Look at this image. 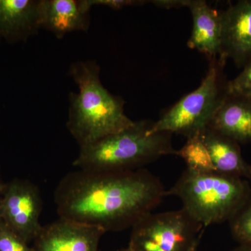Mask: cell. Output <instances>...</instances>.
Returning <instances> with one entry per match:
<instances>
[{"instance_id": "6da1fadb", "label": "cell", "mask_w": 251, "mask_h": 251, "mask_svg": "<svg viewBox=\"0 0 251 251\" xmlns=\"http://www.w3.org/2000/svg\"><path fill=\"white\" fill-rule=\"evenodd\" d=\"M161 180L145 168L100 172L77 169L66 175L54 193L59 218L104 232L132 228L166 197Z\"/></svg>"}, {"instance_id": "7a4b0ae2", "label": "cell", "mask_w": 251, "mask_h": 251, "mask_svg": "<svg viewBox=\"0 0 251 251\" xmlns=\"http://www.w3.org/2000/svg\"><path fill=\"white\" fill-rule=\"evenodd\" d=\"M100 73L94 60L74 62L69 69L78 92L69 94L67 127L80 148L121 131L134 122L126 115L123 99L104 87Z\"/></svg>"}, {"instance_id": "3957f363", "label": "cell", "mask_w": 251, "mask_h": 251, "mask_svg": "<svg viewBox=\"0 0 251 251\" xmlns=\"http://www.w3.org/2000/svg\"><path fill=\"white\" fill-rule=\"evenodd\" d=\"M153 122L134 121L121 131L81 147L74 166L84 171H134L161 157L176 155L172 141L173 134L153 131Z\"/></svg>"}, {"instance_id": "277c9868", "label": "cell", "mask_w": 251, "mask_h": 251, "mask_svg": "<svg viewBox=\"0 0 251 251\" xmlns=\"http://www.w3.org/2000/svg\"><path fill=\"white\" fill-rule=\"evenodd\" d=\"M251 190L249 180L218 172L186 168L166 196H175L182 209L204 228L228 222Z\"/></svg>"}, {"instance_id": "5b68a950", "label": "cell", "mask_w": 251, "mask_h": 251, "mask_svg": "<svg viewBox=\"0 0 251 251\" xmlns=\"http://www.w3.org/2000/svg\"><path fill=\"white\" fill-rule=\"evenodd\" d=\"M226 62L220 57L211 59L201 85L153 122V131L176 133L189 138L208 128L227 97V82L224 76Z\"/></svg>"}, {"instance_id": "8992f818", "label": "cell", "mask_w": 251, "mask_h": 251, "mask_svg": "<svg viewBox=\"0 0 251 251\" xmlns=\"http://www.w3.org/2000/svg\"><path fill=\"white\" fill-rule=\"evenodd\" d=\"M131 229L132 251H186L205 228L181 208L151 213Z\"/></svg>"}, {"instance_id": "52a82bcc", "label": "cell", "mask_w": 251, "mask_h": 251, "mask_svg": "<svg viewBox=\"0 0 251 251\" xmlns=\"http://www.w3.org/2000/svg\"><path fill=\"white\" fill-rule=\"evenodd\" d=\"M1 218L26 242H34L43 226L39 188L27 179H14L5 185L1 197Z\"/></svg>"}, {"instance_id": "ba28073f", "label": "cell", "mask_w": 251, "mask_h": 251, "mask_svg": "<svg viewBox=\"0 0 251 251\" xmlns=\"http://www.w3.org/2000/svg\"><path fill=\"white\" fill-rule=\"evenodd\" d=\"M103 229L64 219L43 226L34 241L35 251H99Z\"/></svg>"}, {"instance_id": "9c48e42d", "label": "cell", "mask_w": 251, "mask_h": 251, "mask_svg": "<svg viewBox=\"0 0 251 251\" xmlns=\"http://www.w3.org/2000/svg\"><path fill=\"white\" fill-rule=\"evenodd\" d=\"M221 54L244 67L251 59V0H242L221 11Z\"/></svg>"}, {"instance_id": "30bf717a", "label": "cell", "mask_w": 251, "mask_h": 251, "mask_svg": "<svg viewBox=\"0 0 251 251\" xmlns=\"http://www.w3.org/2000/svg\"><path fill=\"white\" fill-rule=\"evenodd\" d=\"M92 8L89 0H42L41 29L59 39L74 31H87Z\"/></svg>"}, {"instance_id": "8fae6325", "label": "cell", "mask_w": 251, "mask_h": 251, "mask_svg": "<svg viewBox=\"0 0 251 251\" xmlns=\"http://www.w3.org/2000/svg\"><path fill=\"white\" fill-rule=\"evenodd\" d=\"M42 0H0V39L26 42L41 27Z\"/></svg>"}, {"instance_id": "7c38bea8", "label": "cell", "mask_w": 251, "mask_h": 251, "mask_svg": "<svg viewBox=\"0 0 251 251\" xmlns=\"http://www.w3.org/2000/svg\"><path fill=\"white\" fill-rule=\"evenodd\" d=\"M193 17V30L188 46L205 54L209 60L221 54V11L203 0H188Z\"/></svg>"}, {"instance_id": "4fadbf2b", "label": "cell", "mask_w": 251, "mask_h": 251, "mask_svg": "<svg viewBox=\"0 0 251 251\" xmlns=\"http://www.w3.org/2000/svg\"><path fill=\"white\" fill-rule=\"evenodd\" d=\"M208 128L239 145L251 143V100L227 95Z\"/></svg>"}, {"instance_id": "5bb4252c", "label": "cell", "mask_w": 251, "mask_h": 251, "mask_svg": "<svg viewBox=\"0 0 251 251\" xmlns=\"http://www.w3.org/2000/svg\"><path fill=\"white\" fill-rule=\"evenodd\" d=\"M199 135L210 154L216 172L251 180V164L243 158L239 144L209 128Z\"/></svg>"}, {"instance_id": "9a60e30c", "label": "cell", "mask_w": 251, "mask_h": 251, "mask_svg": "<svg viewBox=\"0 0 251 251\" xmlns=\"http://www.w3.org/2000/svg\"><path fill=\"white\" fill-rule=\"evenodd\" d=\"M176 155L184 160L188 169L198 172L216 171L210 154L199 134L187 138L186 144L176 151Z\"/></svg>"}, {"instance_id": "2e32d148", "label": "cell", "mask_w": 251, "mask_h": 251, "mask_svg": "<svg viewBox=\"0 0 251 251\" xmlns=\"http://www.w3.org/2000/svg\"><path fill=\"white\" fill-rule=\"evenodd\" d=\"M228 223L234 239L239 244L251 247V190L247 199Z\"/></svg>"}, {"instance_id": "e0dca14e", "label": "cell", "mask_w": 251, "mask_h": 251, "mask_svg": "<svg viewBox=\"0 0 251 251\" xmlns=\"http://www.w3.org/2000/svg\"><path fill=\"white\" fill-rule=\"evenodd\" d=\"M227 95L251 100V59L233 80L227 82Z\"/></svg>"}, {"instance_id": "ac0fdd59", "label": "cell", "mask_w": 251, "mask_h": 251, "mask_svg": "<svg viewBox=\"0 0 251 251\" xmlns=\"http://www.w3.org/2000/svg\"><path fill=\"white\" fill-rule=\"evenodd\" d=\"M0 251H35L0 219Z\"/></svg>"}, {"instance_id": "d6986e66", "label": "cell", "mask_w": 251, "mask_h": 251, "mask_svg": "<svg viewBox=\"0 0 251 251\" xmlns=\"http://www.w3.org/2000/svg\"><path fill=\"white\" fill-rule=\"evenodd\" d=\"M91 6H104L114 10H119L127 6H140L148 2L140 0H89Z\"/></svg>"}, {"instance_id": "ffe728a7", "label": "cell", "mask_w": 251, "mask_h": 251, "mask_svg": "<svg viewBox=\"0 0 251 251\" xmlns=\"http://www.w3.org/2000/svg\"><path fill=\"white\" fill-rule=\"evenodd\" d=\"M188 0H157L151 1L152 4L158 7L165 9H173V8H181L187 6Z\"/></svg>"}, {"instance_id": "44dd1931", "label": "cell", "mask_w": 251, "mask_h": 251, "mask_svg": "<svg viewBox=\"0 0 251 251\" xmlns=\"http://www.w3.org/2000/svg\"><path fill=\"white\" fill-rule=\"evenodd\" d=\"M230 251H251V246L244 245V244H239L238 247L234 248Z\"/></svg>"}, {"instance_id": "7402d4cb", "label": "cell", "mask_w": 251, "mask_h": 251, "mask_svg": "<svg viewBox=\"0 0 251 251\" xmlns=\"http://www.w3.org/2000/svg\"><path fill=\"white\" fill-rule=\"evenodd\" d=\"M202 237L198 238L197 240L186 251H197L198 247H199L200 243H201V239H202Z\"/></svg>"}, {"instance_id": "603a6c76", "label": "cell", "mask_w": 251, "mask_h": 251, "mask_svg": "<svg viewBox=\"0 0 251 251\" xmlns=\"http://www.w3.org/2000/svg\"><path fill=\"white\" fill-rule=\"evenodd\" d=\"M5 185H6V184L3 182L2 180L1 179V176H0V194H2L5 188Z\"/></svg>"}, {"instance_id": "cb8c5ba5", "label": "cell", "mask_w": 251, "mask_h": 251, "mask_svg": "<svg viewBox=\"0 0 251 251\" xmlns=\"http://www.w3.org/2000/svg\"><path fill=\"white\" fill-rule=\"evenodd\" d=\"M117 251H132L131 249H130L129 247H128L127 248H125V249H122L121 250H119Z\"/></svg>"}, {"instance_id": "d4e9b609", "label": "cell", "mask_w": 251, "mask_h": 251, "mask_svg": "<svg viewBox=\"0 0 251 251\" xmlns=\"http://www.w3.org/2000/svg\"><path fill=\"white\" fill-rule=\"evenodd\" d=\"M1 195H2V194H0V219H1Z\"/></svg>"}]
</instances>
